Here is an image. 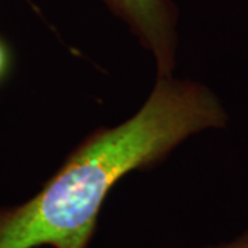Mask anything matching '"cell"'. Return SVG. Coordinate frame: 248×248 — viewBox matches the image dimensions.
Masks as SVG:
<instances>
[{"mask_svg": "<svg viewBox=\"0 0 248 248\" xmlns=\"http://www.w3.org/2000/svg\"><path fill=\"white\" fill-rule=\"evenodd\" d=\"M153 55L157 78H170L177 57L178 11L172 0H102Z\"/></svg>", "mask_w": 248, "mask_h": 248, "instance_id": "7a4b0ae2", "label": "cell"}, {"mask_svg": "<svg viewBox=\"0 0 248 248\" xmlns=\"http://www.w3.org/2000/svg\"><path fill=\"white\" fill-rule=\"evenodd\" d=\"M226 123L225 108L207 86L157 78L135 115L90 134L33 197L0 208V248H87L117 181L151 169L189 137Z\"/></svg>", "mask_w": 248, "mask_h": 248, "instance_id": "6da1fadb", "label": "cell"}, {"mask_svg": "<svg viewBox=\"0 0 248 248\" xmlns=\"http://www.w3.org/2000/svg\"><path fill=\"white\" fill-rule=\"evenodd\" d=\"M13 68V53L9 43L0 36V84L9 78Z\"/></svg>", "mask_w": 248, "mask_h": 248, "instance_id": "3957f363", "label": "cell"}, {"mask_svg": "<svg viewBox=\"0 0 248 248\" xmlns=\"http://www.w3.org/2000/svg\"><path fill=\"white\" fill-rule=\"evenodd\" d=\"M211 248H248V231L244 232L241 236L236 237L232 241H228V243H223V244Z\"/></svg>", "mask_w": 248, "mask_h": 248, "instance_id": "277c9868", "label": "cell"}]
</instances>
